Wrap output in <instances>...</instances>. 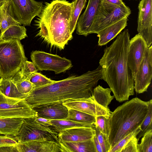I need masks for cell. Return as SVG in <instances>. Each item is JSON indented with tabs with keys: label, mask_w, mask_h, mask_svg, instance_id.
Instances as JSON below:
<instances>
[{
	"label": "cell",
	"mask_w": 152,
	"mask_h": 152,
	"mask_svg": "<svg viewBox=\"0 0 152 152\" xmlns=\"http://www.w3.org/2000/svg\"><path fill=\"white\" fill-rule=\"evenodd\" d=\"M130 34L128 29L121 33L109 47H106L99 61L102 80L108 84L116 100H129L134 94V80L127 60Z\"/></svg>",
	"instance_id": "obj_1"
},
{
	"label": "cell",
	"mask_w": 152,
	"mask_h": 152,
	"mask_svg": "<svg viewBox=\"0 0 152 152\" xmlns=\"http://www.w3.org/2000/svg\"><path fill=\"white\" fill-rule=\"evenodd\" d=\"M102 77L99 65L96 69L82 75H72L34 88L25 99L33 108L44 104H62L70 99L88 98L92 96L93 90Z\"/></svg>",
	"instance_id": "obj_2"
},
{
	"label": "cell",
	"mask_w": 152,
	"mask_h": 152,
	"mask_svg": "<svg viewBox=\"0 0 152 152\" xmlns=\"http://www.w3.org/2000/svg\"><path fill=\"white\" fill-rule=\"evenodd\" d=\"M74 2L67 0H53L46 2L40 13L34 20L39 29L36 36H39L52 46L64 49L73 38L70 23Z\"/></svg>",
	"instance_id": "obj_3"
},
{
	"label": "cell",
	"mask_w": 152,
	"mask_h": 152,
	"mask_svg": "<svg viewBox=\"0 0 152 152\" xmlns=\"http://www.w3.org/2000/svg\"><path fill=\"white\" fill-rule=\"evenodd\" d=\"M150 100L135 97L118 107L109 117V142L110 148L140 126L148 112Z\"/></svg>",
	"instance_id": "obj_4"
},
{
	"label": "cell",
	"mask_w": 152,
	"mask_h": 152,
	"mask_svg": "<svg viewBox=\"0 0 152 152\" xmlns=\"http://www.w3.org/2000/svg\"><path fill=\"white\" fill-rule=\"evenodd\" d=\"M27 60L23 45L18 39L0 40V77L9 79Z\"/></svg>",
	"instance_id": "obj_5"
},
{
	"label": "cell",
	"mask_w": 152,
	"mask_h": 152,
	"mask_svg": "<svg viewBox=\"0 0 152 152\" xmlns=\"http://www.w3.org/2000/svg\"><path fill=\"white\" fill-rule=\"evenodd\" d=\"M131 13L130 8L124 3L120 6H115L100 2L89 34H97L122 18H128Z\"/></svg>",
	"instance_id": "obj_6"
},
{
	"label": "cell",
	"mask_w": 152,
	"mask_h": 152,
	"mask_svg": "<svg viewBox=\"0 0 152 152\" xmlns=\"http://www.w3.org/2000/svg\"><path fill=\"white\" fill-rule=\"evenodd\" d=\"M35 117L23 118L18 133L12 136L18 142L29 140L52 141L58 143V133L38 122Z\"/></svg>",
	"instance_id": "obj_7"
},
{
	"label": "cell",
	"mask_w": 152,
	"mask_h": 152,
	"mask_svg": "<svg viewBox=\"0 0 152 152\" xmlns=\"http://www.w3.org/2000/svg\"><path fill=\"white\" fill-rule=\"evenodd\" d=\"M37 113L25 99L7 96L0 92V118H33Z\"/></svg>",
	"instance_id": "obj_8"
},
{
	"label": "cell",
	"mask_w": 152,
	"mask_h": 152,
	"mask_svg": "<svg viewBox=\"0 0 152 152\" xmlns=\"http://www.w3.org/2000/svg\"><path fill=\"white\" fill-rule=\"evenodd\" d=\"M30 57L38 70L52 71L58 74L66 72L72 66L70 60L43 51H33Z\"/></svg>",
	"instance_id": "obj_9"
},
{
	"label": "cell",
	"mask_w": 152,
	"mask_h": 152,
	"mask_svg": "<svg viewBox=\"0 0 152 152\" xmlns=\"http://www.w3.org/2000/svg\"><path fill=\"white\" fill-rule=\"evenodd\" d=\"M15 16L18 21L24 26H30L33 19L41 12L42 1L35 0H11Z\"/></svg>",
	"instance_id": "obj_10"
},
{
	"label": "cell",
	"mask_w": 152,
	"mask_h": 152,
	"mask_svg": "<svg viewBox=\"0 0 152 152\" xmlns=\"http://www.w3.org/2000/svg\"><path fill=\"white\" fill-rule=\"evenodd\" d=\"M138 9L137 31L149 48L152 43V0H141Z\"/></svg>",
	"instance_id": "obj_11"
},
{
	"label": "cell",
	"mask_w": 152,
	"mask_h": 152,
	"mask_svg": "<svg viewBox=\"0 0 152 152\" xmlns=\"http://www.w3.org/2000/svg\"><path fill=\"white\" fill-rule=\"evenodd\" d=\"M148 48L146 42L139 34L130 39L127 60L134 78Z\"/></svg>",
	"instance_id": "obj_12"
},
{
	"label": "cell",
	"mask_w": 152,
	"mask_h": 152,
	"mask_svg": "<svg viewBox=\"0 0 152 152\" xmlns=\"http://www.w3.org/2000/svg\"><path fill=\"white\" fill-rule=\"evenodd\" d=\"M62 104L67 108L82 112L94 116L102 115L108 118L112 112L99 104L93 96L89 98L68 100Z\"/></svg>",
	"instance_id": "obj_13"
},
{
	"label": "cell",
	"mask_w": 152,
	"mask_h": 152,
	"mask_svg": "<svg viewBox=\"0 0 152 152\" xmlns=\"http://www.w3.org/2000/svg\"><path fill=\"white\" fill-rule=\"evenodd\" d=\"M152 77V46L148 48L134 78L136 92L141 94L147 91Z\"/></svg>",
	"instance_id": "obj_14"
},
{
	"label": "cell",
	"mask_w": 152,
	"mask_h": 152,
	"mask_svg": "<svg viewBox=\"0 0 152 152\" xmlns=\"http://www.w3.org/2000/svg\"><path fill=\"white\" fill-rule=\"evenodd\" d=\"M101 0H88L84 12L78 20L76 33L79 35L87 36L96 13Z\"/></svg>",
	"instance_id": "obj_15"
},
{
	"label": "cell",
	"mask_w": 152,
	"mask_h": 152,
	"mask_svg": "<svg viewBox=\"0 0 152 152\" xmlns=\"http://www.w3.org/2000/svg\"><path fill=\"white\" fill-rule=\"evenodd\" d=\"M19 152H61L58 142L52 141L29 140L18 142L15 146Z\"/></svg>",
	"instance_id": "obj_16"
},
{
	"label": "cell",
	"mask_w": 152,
	"mask_h": 152,
	"mask_svg": "<svg viewBox=\"0 0 152 152\" xmlns=\"http://www.w3.org/2000/svg\"><path fill=\"white\" fill-rule=\"evenodd\" d=\"M33 108L37 116L50 120L65 119L68 113V109L62 104H44Z\"/></svg>",
	"instance_id": "obj_17"
},
{
	"label": "cell",
	"mask_w": 152,
	"mask_h": 152,
	"mask_svg": "<svg viewBox=\"0 0 152 152\" xmlns=\"http://www.w3.org/2000/svg\"><path fill=\"white\" fill-rule=\"evenodd\" d=\"M95 134L94 128L78 127L60 132L58 133V138L64 142H80L91 139Z\"/></svg>",
	"instance_id": "obj_18"
},
{
	"label": "cell",
	"mask_w": 152,
	"mask_h": 152,
	"mask_svg": "<svg viewBox=\"0 0 152 152\" xmlns=\"http://www.w3.org/2000/svg\"><path fill=\"white\" fill-rule=\"evenodd\" d=\"M127 18L125 17L99 32L98 45H106L119 34L127 26Z\"/></svg>",
	"instance_id": "obj_19"
},
{
	"label": "cell",
	"mask_w": 152,
	"mask_h": 152,
	"mask_svg": "<svg viewBox=\"0 0 152 152\" xmlns=\"http://www.w3.org/2000/svg\"><path fill=\"white\" fill-rule=\"evenodd\" d=\"M61 152H97L93 138L80 142H64L59 139L58 141Z\"/></svg>",
	"instance_id": "obj_20"
},
{
	"label": "cell",
	"mask_w": 152,
	"mask_h": 152,
	"mask_svg": "<svg viewBox=\"0 0 152 152\" xmlns=\"http://www.w3.org/2000/svg\"><path fill=\"white\" fill-rule=\"evenodd\" d=\"M23 122L22 118H0V134L15 135L18 132Z\"/></svg>",
	"instance_id": "obj_21"
},
{
	"label": "cell",
	"mask_w": 152,
	"mask_h": 152,
	"mask_svg": "<svg viewBox=\"0 0 152 152\" xmlns=\"http://www.w3.org/2000/svg\"><path fill=\"white\" fill-rule=\"evenodd\" d=\"M50 126L56 132L70 129L78 127L94 128L95 124L77 122L66 119L51 120Z\"/></svg>",
	"instance_id": "obj_22"
},
{
	"label": "cell",
	"mask_w": 152,
	"mask_h": 152,
	"mask_svg": "<svg viewBox=\"0 0 152 152\" xmlns=\"http://www.w3.org/2000/svg\"><path fill=\"white\" fill-rule=\"evenodd\" d=\"M112 91L110 88H104L99 85L95 87L93 91V96L95 100L103 107L108 109V105L114 97L111 95Z\"/></svg>",
	"instance_id": "obj_23"
},
{
	"label": "cell",
	"mask_w": 152,
	"mask_h": 152,
	"mask_svg": "<svg viewBox=\"0 0 152 152\" xmlns=\"http://www.w3.org/2000/svg\"><path fill=\"white\" fill-rule=\"evenodd\" d=\"M0 92L10 97L26 99V97L20 93L17 87L10 79L0 78Z\"/></svg>",
	"instance_id": "obj_24"
},
{
	"label": "cell",
	"mask_w": 152,
	"mask_h": 152,
	"mask_svg": "<svg viewBox=\"0 0 152 152\" xmlns=\"http://www.w3.org/2000/svg\"><path fill=\"white\" fill-rule=\"evenodd\" d=\"M27 37L25 26L18 25L12 26L2 34L0 40L18 39L20 41Z\"/></svg>",
	"instance_id": "obj_25"
},
{
	"label": "cell",
	"mask_w": 152,
	"mask_h": 152,
	"mask_svg": "<svg viewBox=\"0 0 152 152\" xmlns=\"http://www.w3.org/2000/svg\"><path fill=\"white\" fill-rule=\"evenodd\" d=\"M9 79L15 84L20 93L26 98L34 88L33 84L29 80L21 76L20 71Z\"/></svg>",
	"instance_id": "obj_26"
},
{
	"label": "cell",
	"mask_w": 152,
	"mask_h": 152,
	"mask_svg": "<svg viewBox=\"0 0 152 152\" xmlns=\"http://www.w3.org/2000/svg\"><path fill=\"white\" fill-rule=\"evenodd\" d=\"M72 1L74 4L70 23V31L72 34L76 28L81 12L85 7L87 0H73Z\"/></svg>",
	"instance_id": "obj_27"
},
{
	"label": "cell",
	"mask_w": 152,
	"mask_h": 152,
	"mask_svg": "<svg viewBox=\"0 0 152 152\" xmlns=\"http://www.w3.org/2000/svg\"><path fill=\"white\" fill-rule=\"evenodd\" d=\"M65 119L77 122L95 124V116L72 109H68V116Z\"/></svg>",
	"instance_id": "obj_28"
},
{
	"label": "cell",
	"mask_w": 152,
	"mask_h": 152,
	"mask_svg": "<svg viewBox=\"0 0 152 152\" xmlns=\"http://www.w3.org/2000/svg\"><path fill=\"white\" fill-rule=\"evenodd\" d=\"M21 76L24 78L29 80L33 84L34 88L47 85L55 81L48 78L37 72L29 75Z\"/></svg>",
	"instance_id": "obj_29"
},
{
	"label": "cell",
	"mask_w": 152,
	"mask_h": 152,
	"mask_svg": "<svg viewBox=\"0 0 152 152\" xmlns=\"http://www.w3.org/2000/svg\"><path fill=\"white\" fill-rule=\"evenodd\" d=\"M152 100H150L147 115L140 126V131L137 134V139L142 137L148 130L152 129Z\"/></svg>",
	"instance_id": "obj_30"
},
{
	"label": "cell",
	"mask_w": 152,
	"mask_h": 152,
	"mask_svg": "<svg viewBox=\"0 0 152 152\" xmlns=\"http://www.w3.org/2000/svg\"><path fill=\"white\" fill-rule=\"evenodd\" d=\"M152 129L148 130L142 138L140 143L137 145L138 152H152Z\"/></svg>",
	"instance_id": "obj_31"
},
{
	"label": "cell",
	"mask_w": 152,
	"mask_h": 152,
	"mask_svg": "<svg viewBox=\"0 0 152 152\" xmlns=\"http://www.w3.org/2000/svg\"><path fill=\"white\" fill-rule=\"evenodd\" d=\"M140 126L122 139L112 148L109 152H121L123 147L133 137L137 136L140 131Z\"/></svg>",
	"instance_id": "obj_32"
},
{
	"label": "cell",
	"mask_w": 152,
	"mask_h": 152,
	"mask_svg": "<svg viewBox=\"0 0 152 152\" xmlns=\"http://www.w3.org/2000/svg\"><path fill=\"white\" fill-rule=\"evenodd\" d=\"M95 126L99 131L108 138L109 131V118L104 116H95Z\"/></svg>",
	"instance_id": "obj_33"
},
{
	"label": "cell",
	"mask_w": 152,
	"mask_h": 152,
	"mask_svg": "<svg viewBox=\"0 0 152 152\" xmlns=\"http://www.w3.org/2000/svg\"><path fill=\"white\" fill-rule=\"evenodd\" d=\"M95 135L102 148L103 152H109L110 149L108 138L100 132L97 127L94 128Z\"/></svg>",
	"instance_id": "obj_34"
},
{
	"label": "cell",
	"mask_w": 152,
	"mask_h": 152,
	"mask_svg": "<svg viewBox=\"0 0 152 152\" xmlns=\"http://www.w3.org/2000/svg\"><path fill=\"white\" fill-rule=\"evenodd\" d=\"M38 71L33 62L27 60L23 63L20 72L21 75H29Z\"/></svg>",
	"instance_id": "obj_35"
},
{
	"label": "cell",
	"mask_w": 152,
	"mask_h": 152,
	"mask_svg": "<svg viewBox=\"0 0 152 152\" xmlns=\"http://www.w3.org/2000/svg\"><path fill=\"white\" fill-rule=\"evenodd\" d=\"M136 137L132 138L123 147L121 152H138L137 145L139 140Z\"/></svg>",
	"instance_id": "obj_36"
},
{
	"label": "cell",
	"mask_w": 152,
	"mask_h": 152,
	"mask_svg": "<svg viewBox=\"0 0 152 152\" xmlns=\"http://www.w3.org/2000/svg\"><path fill=\"white\" fill-rule=\"evenodd\" d=\"M17 142L12 136H0V147L15 146Z\"/></svg>",
	"instance_id": "obj_37"
},
{
	"label": "cell",
	"mask_w": 152,
	"mask_h": 152,
	"mask_svg": "<svg viewBox=\"0 0 152 152\" xmlns=\"http://www.w3.org/2000/svg\"><path fill=\"white\" fill-rule=\"evenodd\" d=\"M37 121L40 124L48 126H51V120L37 116L35 117Z\"/></svg>",
	"instance_id": "obj_38"
},
{
	"label": "cell",
	"mask_w": 152,
	"mask_h": 152,
	"mask_svg": "<svg viewBox=\"0 0 152 152\" xmlns=\"http://www.w3.org/2000/svg\"><path fill=\"white\" fill-rule=\"evenodd\" d=\"M100 2L115 6H120L124 3L121 0H101Z\"/></svg>",
	"instance_id": "obj_39"
},
{
	"label": "cell",
	"mask_w": 152,
	"mask_h": 152,
	"mask_svg": "<svg viewBox=\"0 0 152 152\" xmlns=\"http://www.w3.org/2000/svg\"><path fill=\"white\" fill-rule=\"evenodd\" d=\"M93 138L94 143L96 150V152H103L102 146L99 143L95 134Z\"/></svg>",
	"instance_id": "obj_40"
},
{
	"label": "cell",
	"mask_w": 152,
	"mask_h": 152,
	"mask_svg": "<svg viewBox=\"0 0 152 152\" xmlns=\"http://www.w3.org/2000/svg\"><path fill=\"white\" fill-rule=\"evenodd\" d=\"M0 152H17L15 146L0 147Z\"/></svg>",
	"instance_id": "obj_41"
},
{
	"label": "cell",
	"mask_w": 152,
	"mask_h": 152,
	"mask_svg": "<svg viewBox=\"0 0 152 152\" xmlns=\"http://www.w3.org/2000/svg\"><path fill=\"white\" fill-rule=\"evenodd\" d=\"M6 0H0V7L4 3Z\"/></svg>",
	"instance_id": "obj_42"
},
{
	"label": "cell",
	"mask_w": 152,
	"mask_h": 152,
	"mask_svg": "<svg viewBox=\"0 0 152 152\" xmlns=\"http://www.w3.org/2000/svg\"><path fill=\"white\" fill-rule=\"evenodd\" d=\"M1 30L0 29V38L1 37Z\"/></svg>",
	"instance_id": "obj_43"
},
{
	"label": "cell",
	"mask_w": 152,
	"mask_h": 152,
	"mask_svg": "<svg viewBox=\"0 0 152 152\" xmlns=\"http://www.w3.org/2000/svg\"></svg>",
	"instance_id": "obj_44"
}]
</instances>
